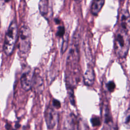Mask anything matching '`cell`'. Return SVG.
Returning <instances> with one entry per match:
<instances>
[{"label": "cell", "mask_w": 130, "mask_h": 130, "mask_svg": "<svg viewBox=\"0 0 130 130\" xmlns=\"http://www.w3.org/2000/svg\"><path fill=\"white\" fill-rule=\"evenodd\" d=\"M45 119L49 129L53 128L58 120L57 112L51 107L48 106L45 111Z\"/></svg>", "instance_id": "cell-5"}, {"label": "cell", "mask_w": 130, "mask_h": 130, "mask_svg": "<svg viewBox=\"0 0 130 130\" xmlns=\"http://www.w3.org/2000/svg\"><path fill=\"white\" fill-rule=\"evenodd\" d=\"M77 36L74 35L67 59V66L70 73L76 72L78 69L79 61V49Z\"/></svg>", "instance_id": "cell-3"}, {"label": "cell", "mask_w": 130, "mask_h": 130, "mask_svg": "<svg viewBox=\"0 0 130 130\" xmlns=\"http://www.w3.org/2000/svg\"><path fill=\"white\" fill-rule=\"evenodd\" d=\"M52 104H53V106L54 107H55V108H59L60 107V103L59 102V101L57 100H55V99H54L53 100V102H52Z\"/></svg>", "instance_id": "cell-18"}, {"label": "cell", "mask_w": 130, "mask_h": 130, "mask_svg": "<svg viewBox=\"0 0 130 130\" xmlns=\"http://www.w3.org/2000/svg\"><path fill=\"white\" fill-rule=\"evenodd\" d=\"M63 130H79V122L77 116L73 113H71L66 117Z\"/></svg>", "instance_id": "cell-7"}, {"label": "cell", "mask_w": 130, "mask_h": 130, "mask_svg": "<svg viewBox=\"0 0 130 130\" xmlns=\"http://www.w3.org/2000/svg\"><path fill=\"white\" fill-rule=\"evenodd\" d=\"M125 0H119V1L121 2V3H123L124 2Z\"/></svg>", "instance_id": "cell-19"}, {"label": "cell", "mask_w": 130, "mask_h": 130, "mask_svg": "<svg viewBox=\"0 0 130 130\" xmlns=\"http://www.w3.org/2000/svg\"><path fill=\"white\" fill-rule=\"evenodd\" d=\"M65 33V29L63 26H60L58 27L56 32V35L59 37H62Z\"/></svg>", "instance_id": "cell-16"}, {"label": "cell", "mask_w": 130, "mask_h": 130, "mask_svg": "<svg viewBox=\"0 0 130 130\" xmlns=\"http://www.w3.org/2000/svg\"><path fill=\"white\" fill-rule=\"evenodd\" d=\"M123 124L126 128H130V108L125 113L123 117Z\"/></svg>", "instance_id": "cell-14"}, {"label": "cell", "mask_w": 130, "mask_h": 130, "mask_svg": "<svg viewBox=\"0 0 130 130\" xmlns=\"http://www.w3.org/2000/svg\"><path fill=\"white\" fill-rule=\"evenodd\" d=\"M95 74L92 67H88L83 76L84 84L87 86H91L94 82Z\"/></svg>", "instance_id": "cell-9"}, {"label": "cell", "mask_w": 130, "mask_h": 130, "mask_svg": "<svg viewBox=\"0 0 130 130\" xmlns=\"http://www.w3.org/2000/svg\"><path fill=\"white\" fill-rule=\"evenodd\" d=\"M18 26L15 20L12 21L7 31L4 45V51L6 55H10L14 49L18 39Z\"/></svg>", "instance_id": "cell-2"}, {"label": "cell", "mask_w": 130, "mask_h": 130, "mask_svg": "<svg viewBox=\"0 0 130 130\" xmlns=\"http://www.w3.org/2000/svg\"><path fill=\"white\" fill-rule=\"evenodd\" d=\"M104 121L106 125V130H115L110 111L107 108L104 111Z\"/></svg>", "instance_id": "cell-10"}, {"label": "cell", "mask_w": 130, "mask_h": 130, "mask_svg": "<svg viewBox=\"0 0 130 130\" xmlns=\"http://www.w3.org/2000/svg\"><path fill=\"white\" fill-rule=\"evenodd\" d=\"M34 73L30 70L25 71L20 78L21 85L23 89L28 91L32 86V82Z\"/></svg>", "instance_id": "cell-6"}, {"label": "cell", "mask_w": 130, "mask_h": 130, "mask_svg": "<svg viewBox=\"0 0 130 130\" xmlns=\"http://www.w3.org/2000/svg\"><path fill=\"white\" fill-rule=\"evenodd\" d=\"M34 86L36 88L39 89L38 90H43V82L42 79L38 75L35 74L34 75L33 82H32V86Z\"/></svg>", "instance_id": "cell-13"}, {"label": "cell", "mask_w": 130, "mask_h": 130, "mask_svg": "<svg viewBox=\"0 0 130 130\" xmlns=\"http://www.w3.org/2000/svg\"><path fill=\"white\" fill-rule=\"evenodd\" d=\"M48 0H40L39 4V8L42 15L45 16L48 12Z\"/></svg>", "instance_id": "cell-12"}, {"label": "cell", "mask_w": 130, "mask_h": 130, "mask_svg": "<svg viewBox=\"0 0 130 130\" xmlns=\"http://www.w3.org/2000/svg\"><path fill=\"white\" fill-rule=\"evenodd\" d=\"M128 34L122 29L118 30L115 36L114 49L116 54L119 58H124L129 48Z\"/></svg>", "instance_id": "cell-1"}, {"label": "cell", "mask_w": 130, "mask_h": 130, "mask_svg": "<svg viewBox=\"0 0 130 130\" xmlns=\"http://www.w3.org/2000/svg\"><path fill=\"white\" fill-rule=\"evenodd\" d=\"M91 123L93 126H99L101 124L100 119L97 116L91 118Z\"/></svg>", "instance_id": "cell-15"}, {"label": "cell", "mask_w": 130, "mask_h": 130, "mask_svg": "<svg viewBox=\"0 0 130 130\" xmlns=\"http://www.w3.org/2000/svg\"><path fill=\"white\" fill-rule=\"evenodd\" d=\"M120 25L121 29L128 32L130 31V15L127 10H122L120 16Z\"/></svg>", "instance_id": "cell-8"}, {"label": "cell", "mask_w": 130, "mask_h": 130, "mask_svg": "<svg viewBox=\"0 0 130 130\" xmlns=\"http://www.w3.org/2000/svg\"><path fill=\"white\" fill-rule=\"evenodd\" d=\"M18 48L23 53L28 52L30 49L31 35L30 28L25 25L22 26L19 32Z\"/></svg>", "instance_id": "cell-4"}, {"label": "cell", "mask_w": 130, "mask_h": 130, "mask_svg": "<svg viewBox=\"0 0 130 130\" xmlns=\"http://www.w3.org/2000/svg\"><path fill=\"white\" fill-rule=\"evenodd\" d=\"M0 26H1V21H0Z\"/></svg>", "instance_id": "cell-22"}, {"label": "cell", "mask_w": 130, "mask_h": 130, "mask_svg": "<svg viewBox=\"0 0 130 130\" xmlns=\"http://www.w3.org/2000/svg\"><path fill=\"white\" fill-rule=\"evenodd\" d=\"M105 0H93L91 7V12L94 15H97L104 6Z\"/></svg>", "instance_id": "cell-11"}, {"label": "cell", "mask_w": 130, "mask_h": 130, "mask_svg": "<svg viewBox=\"0 0 130 130\" xmlns=\"http://www.w3.org/2000/svg\"><path fill=\"white\" fill-rule=\"evenodd\" d=\"M107 87L109 91L112 92L115 88V84L113 81H110L107 83Z\"/></svg>", "instance_id": "cell-17"}, {"label": "cell", "mask_w": 130, "mask_h": 130, "mask_svg": "<svg viewBox=\"0 0 130 130\" xmlns=\"http://www.w3.org/2000/svg\"><path fill=\"white\" fill-rule=\"evenodd\" d=\"M74 1H78V2H80V1H81L82 0H74Z\"/></svg>", "instance_id": "cell-21"}, {"label": "cell", "mask_w": 130, "mask_h": 130, "mask_svg": "<svg viewBox=\"0 0 130 130\" xmlns=\"http://www.w3.org/2000/svg\"><path fill=\"white\" fill-rule=\"evenodd\" d=\"M4 1H5V2H8L10 0H4Z\"/></svg>", "instance_id": "cell-20"}]
</instances>
